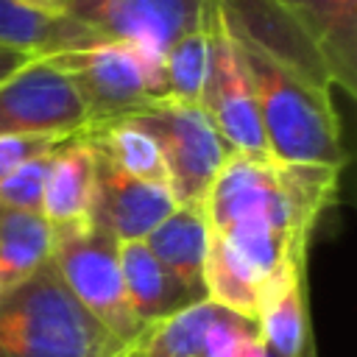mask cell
I'll return each instance as SVG.
<instances>
[{
    "instance_id": "1",
    "label": "cell",
    "mask_w": 357,
    "mask_h": 357,
    "mask_svg": "<svg viewBox=\"0 0 357 357\" xmlns=\"http://www.w3.org/2000/svg\"><path fill=\"white\" fill-rule=\"evenodd\" d=\"M340 170L290 165L271 156L231 151L204 195L209 231L251 223L279 234L287 245H310L321 215L337 195Z\"/></svg>"
},
{
    "instance_id": "2",
    "label": "cell",
    "mask_w": 357,
    "mask_h": 357,
    "mask_svg": "<svg viewBox=\"0 0 357 357\" xmlns=\"http://www.w3.org/2000/svg\"><path fill=\"white\" fill-rule=\"evenodd\" d=\"M234 47L254 89L268 156L290 165H324L343 170L349 156L337 112L332 106V92L310 86L237 39Z\"/></svg>"
},
{
    "instance_id": "3",
    "label": "cell",
    "mask_w": 357,
    "mask_h": 357,
    "mask_svg": "<svg viewBox=\"0 0 357 357\" xmlns=\"http://www.w3.org/2000/svg\"><path fill=\"white\" fill-rule=\"evenodd\" d=\"M0 357H128L64 287L53 259L0 296Z\"/></svg>"
},
{
    "instance_id": "4",
    "label": "cell",
    "mask_w": 357,
    "mask_h": 357,
    "mask_svg": "<svg viewBox=\"0 0 357 357\" xmlns=\"http://www.w3.org/2000/svg\"><path fill=\"white\" fill-rule=\"evenodd\" d=\"M73 81L86 126L131 117L165 100V56L131 42H95L86 47L47 53Z\"/></svg>"
},
{
    "instance_id": "5",
    "label": "cell",
    "mask_w": 357,
    "mask_h": 357,
    "mask_svg": "<svg viewBox=\"0 0 357 357\" xmlns=\"http://www.w3.org/2000/svg\"><path fill=\"white\" fill-rule=\"evenodd\" d=\"M50 259L73 298L109 335L131 349L145 326L134 318L126 298L120 273V243L95 223L53 229Z\"/></svg>"
},
{
    "instance_id": "6",
    "label": "cell",
    "mask_w": 357,
    "mask_h": 357,
    "mask_svg": "<svg viewBox=\"0 0 357 357\" xmlns=\"http://www.w3.org/2000/svg\"><path fill=\"white\" fill-rule=\"evenodd\" d=\"M131 120L159 145L176 204L201 206L215 173L231 153L206 109L201 103L159 100L131 114Z\"/></svg>"
},
{
    "instance_id": "7",
    "label": "cell",
    "mask_w": 357,
    "mask_h": 357,
    "mask_svg": "<svg viewBox=\"0 0 357 357\" xmlns=\"http://www.w3.org/2000/svg\"><path fill=\"white\" fill-rule=\"evenodd\" d=\"M204 22H206L209 53H206V78H204L201 106L206 109V114L212 117V123L218 126L220 137L231 151L268 156L254 89L240 61V53L234 47V39L223 25L218 0L206 3Z\"/></svg>"
},
{
    "instance_id": "8",
    "label": "cell",
    "mask_w": 357,
    "mask_h": 357,
    "mask_svg": "<svg viewBox=\"0 0 357 357\" xmlns=\"http://www.w3.org/2000/svg\"><path fill=\"white\" fill-rule=\"evenodd\" d=\"M86 128V109L73 81L36 53L0 84V134L73 137Z\"/></svg>"
},
{
    "instance_id": "9",
    "label": "cell",
    "mask_w": 357,
    "mask_h": 357,
    "mask_svg": "<svg viewBox=\"0 0 357 357\" xmlns=\"http://www.w3.org/2000/svg\"><path fill=\"white\" fill-rule=\"evenodd\" d=\"M218 8L231 39L262 53L310 86L324 92L335 89L324 53L279 0H218Z\"/></svg>"
},
{
    "instance_id": "10",
    "label": "cell",
    "mask_w": 357,
    "mask_h": 357,
    "mask_svg": "<svg viewBox=\"0 0 357 357\" xmlns=\"http://www.w3.org/2000/svg\"><path fill=\"white\" fill-rule=\"evenodd\" d=\"M209 0H73L67 17L95 42H131L156 56L201 25Z\"/></svg>"
},
{
    "instance_id": "11",
    "label": "cell",
    "mask_w": 357,
    "mask_h": 357,
    "mask_svg": "<svg viewBox=\"0 0 357 357\" xmlns=\"http://www.w3.org/2000/svg\"><path fill=\"white\" fill-rule=\"evenodd\" d=\"M307 245L290 248L259 290L254 324L273 357H298L315 335L307 310Z\"/></svg>"
},
{
    "instance_id": "12",
    "label": "cell",
    "mask_w": 357,
    "mask_h": 357,
    "mask_svg": "<svg viewBox=\"0 0 357 357\" xmlns=\"http://www.w3.org/2000/svg\"><path fill=\"white\" fill-rule=\"evenodd\" d=\"M176 206L178 204L167 184L134 178L98 156L92 223L106 229L117 243L145 240L148 231H153Z\"/></svg>"
},
{
    "instance_id": "13",
    "label": "cell",
    "mask_w": 357,
    "mask_h": 357,
    "mask_svg": "<svg viewBox=\"0 0 357 357\" xmlns=\"http://www.w3.org/2000/svg\"><path fill=\"white\" fill-rule=\"evenodd\" d=\"M251 324L254 321L240 318L209 298H201L145 326L131 343L128 357H212V351L229 335Z\"/></svg>"
},
{
    "instance_id": "14",
    "label": "cell",
    "mask_w": 357,
    "mask_h": 357,
    "mask_svg": "<svg viewBox=\"0 0 357 357\" xmlns=\"http://www.w3.org/2000/svg\"><path fill=\"white\" fill-rule=\"evenodd\" d=\"M95 173L98 156L81 131L56 148L42 198V218L50 223V229L92 223Z\"/></svg>"
},
{
    "instance_id": "15",
    "label": "cell",
    "mask_w": 357,
    "mask_h": 357,
    "mask_svg": "<svg viewBox=\"0 0 357 357\" xmlns=\"http://www.w3.org/2000/svg\"><path fill=\"white\" fill-rule=\"evenodd\" d=\"M326 59L335 89L357 92V0H279Z\"/></svg>"
},
{
    "instance_id": "16",
    "label": "cell",
    "mask_w": 357,
    "mask_h": 357,
    "mask_svg": "<svg viewBox=\"0 0 357 357\" xmlns=\"http://www.w3.org/2000/svg\"><path fill=\"white\" fill-rule=\"evenodd\" d=\"M142 243L192 298H206L204 262L209 248V226L201 206H176L153 231H148Z\"/></svg>"
},
{
    "instance_id": "17",
    "label": "cell",
    "mask_w": 357,
    "mask_h": 357,
    "mask_svg": "<svg viewBox=\"0 0 357 357\" xmlns=\"http://www.w3.org/2000/svg\"><path fill=\"white\" fill-rule=\"evenodd\" d=\"M120 273L128 307L142 326H151L198 301L165 271V265L151 254L142 240L120 243Z\"/></svg>"
},
{
    "instance_id": "18",
    "label": "cell",
    "mask_w": 357,
    "mask_h": 357,
    "mask_svg": "<svg viewBox=\"0 0 357 357\" xmlns=\"http://www.w3.org/2000/svg\"><path fill=\"white\" fill-rule=\"evenodd\" d=\"M53 248V229L42 215L0 204V296L33 276Z\"/></svg>"
},
{
    "instance_id": "19",
    "label": "cell",
    "mask_w": 357,
    "mask_h": 357,
    "mask_svg": "<svg viewBox=\"0 0 357 357\" xmlns=\"http://www.w3.org/2000/svg\"><path fill=\"white\" fill-rule=\"evenodd\" d=\"M81 134L95 148V153L100 159L112 162L117 170H123L134 178H142V181L167 184V170H165L159 145L131 117L95 123V126H86Z\"/></svg>"
},
{
    "instance_id": "20",
    "label": "cell",
    "mask_w": 357,
    "mask_h": 357,
    "mask_svg": "<svg viewBox=\"0 0 357 357\" xmlns=\"http://www.w3.org/2000/svg\"><path fill=\"white\" fill-rule=\"evenodd\" d=\"M206 14V11H204ZM206 22L187 31L165 53V100L201 103L206 78Z\"/></svg>"
},
{
    "instance_id": "21",
    "label": "cell",
    "mask_w": 357,
    "mask_h": 357,
    "mask_svg": "<svg viewBox=\"0 0 357 357\" xmlns=\"http://www.w3.org/2000/svg\"><path fill=\"white\" fill-rule=\"evenodd\" d=\"M53 153L56 151L33 156L25 165H20L11 176H6L0 181V204L11 206V209H20V212L42 215V198H45V184H47Z\"/></svg>"
},
{
    "instance_id": "22",
    "label": "cell",
    "mask_w": 357,
    "mask_h": 357,
    "mask_svg": "<svg viewBox=\"0 0 357 357\" xmlns=\"http://www.w3.org/2000/svg\"><path fill=\"white\" fill-rule=\"evenodd\" d=\"M70 137H45V134H0V181L11 176L20 165L33 156L56 151Z\"/></svg>"
},
{
    "instance_id": "23",
    "label": "cell",
    "mask_w": 357,
    "mask_h": 357,
    "mask_svg": "<svg viewBox=\"0 0 357 357\" xmlns=\"http://www.w3.org/2000/svg\"><path fill=\"white\" fill-rule=\"evenodd\" d=\"M36 53H31V50H22V47H14V45H6V42H0V84L14 73V70H20L28 59H33Z\"/></svg>"
},
{
    "instance_id": "24",
    "label": "cell",
    "mask_w": 357,
    "mask_h": 357,
    "mask_svg": "<svg viewBox=\"0 0 357 357\" xmlns=\"http://www.w3.org/2000/svg\"><path fill=\"white\" fill-rule=\"evenodd\" d=\"M20 8H28L33 14H45V17H67L73 0H8Z\"/></svg>"
},
{
    "instance_id": "25",
    "label": "cell",
    "mask_w": 357,
    "mask_h": 357,
    "mask_svg": "<svg viewBox=\"0 0 357 357\" xmlns=\"http://www.w3.org/2000/svg\"><path fill=\"white\" fill-rule=\"evenodd\" d=\"M298 357H318V346H315V335L307 340V346H304V351L298 354Z\"/></svg>"
}]
</instances>
